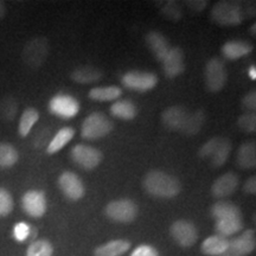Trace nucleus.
Masks as SVG:
<instances>
[{"label": "nucleus", "instance_id": "e433bc0d", "mask_svg": "<svg viewBox=\"0 0 256 256\" xmlns=\"http://www.w3.org/2000/svg\"><path fill=\"white\" fill-rule=\"evenodd\" d=\"M31 226L26 222H18L14 226V238L17 242H24L30 238Z\"/></svg>", "mask_w": 256, "mask_h": 256}, {"label": "nucleus", "instance_id": "dca6fc26", "mask_svg": "<svg viewBox=\"0 0 256 256\" xmlns=\"http://www.w3.org/2000/svg\"><path fill=\"white\" fill-rule=\"evenodd\" d=\"M240 185L238 176L234 172H226L220 178H217L211 186V194L216 198H224L232 194L234 192L238 190Z\"/></svg>", "mask_w": 256, "mask_h": 256}, {"label": "nucleus", "instance_id": "6e6552de", "mask_svg": "<svg viewBox=\"0 0 256 256\" xmlns=\"http://www.w3.org/2000/svg\"><path fill=\"white\" fill-rule=\"evenodd\" d=\"M70 156H72V162L78 164L80 168L90 171V170H94L100 165L104 154L95 147L78 144L72 148Z\"/></svg>", "mask_w": 256, "mask_h": 256}, {"label": "nucleus", "instance_id": "9b49d317", "mask_svg": "<svg viewBox=\"0 0 256 256\" xmlns=\"http://www.w3.org/2000/svg\"><path fill=\"white\" fill-rule=\"evenodd\" d=\"M172 238L180 247H192L198 240V230L194 223L186 220H179L172 223L170 228Z\"/></svg>", "mask_w": 256, "mask_h": 256}, {"label": "nucleus", "instance_id": "6ab92c4d", "mask_svg": "<svg viewBox=\"0 0 256 256\" xmlns=\"http://www.w3.org/2000/svg\"><path fill=\"white\" fill-rule=\"evenodd\" d=\"M252 50V46L246 40H229L222 46V54L228 60H238L249 55Z\"/></svg>", "mask_w": 256, "mask_h": 256}, {"label": "nucleus", "instance_id": "f8f14e48", "mask_svg": "<svg viewBox=\"0 0 256 256\" xmlns=\"http://www.w3.org/2000/svg\"><path fill=\"white\" fill-rule=\"evenodd\" d=\"M22 208L26 215L34 218H40L46 212V197L43 191L30 190L26 191L22 197Z\"/></svg>", "mask_w": 256, "mask_h": 256}, {"label": "nucleus", "instance_id": "4468645a", "mask_svg": "<svg viewBox=\"0 0 256 256\" xmlns=\"http://www.w3.org/2000/svg\"><path fill=\"white\" fill-rule=\"evenodd\" d=\"M255 232L248 229L229 241V248L224 256H247L255 250Z\"/></svg>", "mask_w": 256, "mask_h": 256}, {"label": "nucleus", "instance_id": "2f4dec72", "mask_svg": "<svg viewBox=\"0 0 256 256\" xmlns=\"http://www.w3.org/2000/svg\"><path fill=\"white\" fill-rule=\"evenodd\" d=\"M54 248L48 240H37L28 246L26 256H52Z\"/></svg>", "mask_w": 256, "mask_h": 256}, {"label": "nucleus", "instance_id": "473e14b6", "mask_svg": "<svg viewBox=\"0 0 256 256\" xmlns=\"http://www.w3.org/2000/svg\"><path fill=\"white\" fill-rule=\"evenodd\" d=\"M14 203L12 194L4 188H0V217H6L14 210Z\"/></svg>", "mask_w": 256, "mask_h": 256}, {"label": "nucleus", "instance_id": "2eb2a0df", "mask_svg": "<svg viewBox=\"0 0 256 256\" xmlns=\"http://www.w3.org/2000/svg\"><path fill=\"white\" fill-rule=\"evenodd\" d=\"M162 69H164L165 75L170 78H177L182 75L185 70L184 62V52L180 48L174 46L168 51V54L162 60Z\"/></svg>", "mask_w": 256, "mask_h": 256}, {"label": "nucleus", "instance_id": "1a4fd4ad", "mask_svg": "<svg viewBox=\"0 0 256 256\" xmlns=\"http://www.w3.org/2000/svg\"><path fill=\"white\" fill-rule=\"evenodd\" d=\"M49 112L60 119L69 120L78 114L80 104L72 95L57 94L49 101Z\"/></svg>", "mask_w": 256, "mask_h": 256}, {"label": "nucleus", "instance_id": "393cba45", "mask_svg": "<svg viewBox=\"0 0 256 256\" xmlns=\"http://www.w3.org/2000/svg\"><path fill=\"white\" fill-rule=\"evenodd\" d=\"M206 122V113L204 110H198L194 113H188V119L185 121L184 127L182 128L180 133L186 136H194L200 132L202 127Z\"/></svg>", "mask_w": 256, "mask_h": 256}, {"label": "nucleus", "instance_id": "a19ab883", "mask_svg": "<svg viewBox=\"0 0 256 256\" xmlns=\"http://www.w3.org/2000/svg\"><path fill=\"white\" fill-rule=\"evenodd\" d=\"M243 191L248 194H255L256 192V177L252 176L246 180L244 185H243Z\"/></svg>", "mask_w": 256, "mask_h": 256}, {"label": "nucleus", "instance_id": "aec40b11", "mask_svg": "<svg viewBox=\"0 0 256 256\" xmlns=\"http://www.w3.org/2000/svg\"><path fill=\"white\" fill-rule=\"evenodd\" d=\"M229 248V240L220 235H212L202 243L200 250L209 256H220L226 254Z\"/></svg>", "mask_w": 256, "mask_h": 256}, {"label": "nucleus", "instance_id": "c756f323", "mask_svg": "<svg viewBox=\"0 0 256 256\" xmlns=\"http://www.w3.org/2000/svg\"><path fill=\"white\" fill-rule=\"evenodd\" d=\"M19 153L11 144L0 142V168H8L17 164Z\"/></svg>", "mask_w": 256, "mask_h": 256}, {"label": "nucleus", "instance_id": "cd10ccee", "mask_svg": "<svg viewBox=\"0 0 256 256\" xmlns=\"http://www.w3.org/2000/svg\"><path fill=\"white\" fill-rule=\"evenodd\" d=\"M40 119V113L36 108H26L24 110V113L22 114L20 120H19V126H18V133L22 138L28 136L30 134L32 127L34 126V124L37 122Z\"/></svg>", "mask_w": 256, "mask_h": 256}, {"label": "nucleus", "instance_id": "58836bf2", "mask_svg": "<svg viewBox=\"0 0 256 256\" xmlns=\"http://www.w3.org/2000/svg\"><path fill=\"white\" fill-rule=\"evenodd\" d=\"M130 256H159V254L156 252V249L153 248L152 246L142 244L134 249Z\"/></svg>", "mask_w": 256, "mask_h": 256}, {"label": "nucleus", "instance_id": "b1692460", "mask_svg": "<svg viewBox=\"0 0 256 256\" xmlns=\"http://www.w3.org/2000/svg\"><path fill=\"white\" fill-rule=\"evenodd\" d=\"M74 136H75V130L72 127H63L60 128L56 136L51 139L49 145L46 146V153L54 154V153L60 152L64 146H66L72 142Z\"/></svg>", "mask_w": 256, "mask_h": 256}, {"label": "nucleus", "instance_id": "39448f33", "mask_svg": "<svg viewBox=\"0 0 256 256\" xmlns=\"http://www.w3.org/2000/svg\"><path fill=\"white\" fill-rule=\"evenodd\" d=\"M113 122L104 113L94 112L83 121L81 136L86 140L102 139L113 130Z\"/></svg>", "mask_w": 256, "mask_h": 256}, {"label": "nucleus", "instance_id": "ea45409f", "mask_svg": "<svg viewBox=\"0 0 256 256\" xmlns=\"http://www.w3.org/2000/svg\"><path fill=\"white\" fill-rule=\"evenodd\" d=\"M185 4H186L188 8H191L192 11L200 12L206 8V5L209 4V2H204V0H191V2H186Z\"/></svg>", "mask_w": 256, "mask_h": 256}, {"label": "nucleus", "instance_id": "a878e982", "mask_svg": "<svg viewBox=\"0 0 256 256\" xmlns=\"http://www.w3.org/2000/svg\"><path fill=\"white\" fill-rule=\"evenodd\" d=\"M122 95L121 88L116 86H107V87H95L89 92V98L98 102H108L118 100Z\"/></svg>", "mask_w": 256, "mask_h": 256}, {"label": "nucleus", "instance_id": "7c9ffc66", "mask_svg": "<svg viewBox=\"0 0 256 256\" xmlns=\"http://www.w3.org/2000/svg\"><path fill=\"white\" fill-rule=\"evenodd\" d=\"M18 113V102L12 96H5L0 100V120L14 121Z\"/></svg>", "mask_w": 256, "mask_h": 256}, {"label": "nucleus", "instance_id": "79ce46f5", "mask_svg": "<svg viewBox=\"0 0 256 256\" xmlns=\"http://www.w3.org/2000/svg\"><path fill=\"white\" fill-rule=\"evenodd\" d=\"M6 16V5L4 2H0V20L4 19Z\"/></svg>", "mask_w": 256, "mask_h": 256}, {"label": "nucleus", "instance_id": "c9c22d12", "mask_svg": "<svg viewBox=\"0 0 256 256\" xmlns=\"http://www.w3.org/2000/svg\"><path fill=\"white\" fill-rule=\"evenodd\" d=\"M220 142V136H214V138H211L210 140H208V142L200 148V152H198L200 158H202V159L210 158L211 159V156H212L214 153H215Z\"/></svg>", "mask_w": 256, "mask_h": 256}, {"label": "nucleus", "instance_id": "f257e3e1", "mask_svg": "<svg viewBox=\"0 0 256 256\" xmlns=\"http://www.w3.org/2000/svg\"><path fill=\"white\" fill-rule=\"evenodd\" d=\"M211 215L215 218L216 235L229 238L243 229L242 211L232 202H217L211 208Z\"/></svg>", "mask_w": 256, "mask_h": 256}, {"label": "nucleus", "instance_id": "9d476101", "mask_svg": "<svg viewBox=\"0 0 256 256\" xmlns=\"http://www.w3.org/2000/svg\"><path fill=\"white\" fill-rule=\"evenodd\" d=\"M124 87L136 92H148L158 84V78L153 72L132 70L122 76L121 80Z\"/></svg>", "mask_w": 256, "mask_h": 256}, {"label": "nucleus", "instance_id": "37998d69", "mask_svg": "<svg viewBox=\"0 0 256 256\" xmlns=\"http://www.w3.org/2000/svg\"><path fill=\"white\" fill-rule=\"evenodd\" d=\"M249 78L252 80H256V68L255 66H252L249 68Z\"/></svg>", "mask_w": 256, "mask_h": 256}, {"label": "nucleus", "instance_id": "c03bdc74", "mask_svg": "<svg viewBox=\"0 0 256 256\" xmlns=\"http://www.w3.org/2000/svg\"><path fill=\"white\" fill-rule=\"evenodd\" d=\"M250 32H252V34H254V36H255V24L252 25V28H250Z\"/></svg>", "mask_w": 256, "mask_h": 256}, {"label": "nucleus", "instance_id": "c85d7f7f", "mask_svg": "<svg viewBox=\"0 0 256 256\" xmlns=\"http://www.w3.org/2000/svg\"><path fill=\"white\" fill-rule=\"evenodd\" d=\"M232 151V144L228 138H220V142L217 146L215 153L211 156V165L214 168H220L228 160L230 153Z\"/></svg>", "mask_w": 256, "mask_h": 256}, {"label": "nucleus", "instance_id": "bb28decb", "mask_svg": "<svg viewBox=\"0 0 256 256\" xmlns=\"http://www.w3.org/2000/svg\"><path fill=\"white\" fill-rule=\"evenodd\" d=\"M110 113L113 116L122 120H133L136 116V107L130 100H118L110 106Z\"/></svg>", "mask_w": 256, "mask_h": 256}, {"label": "nucleus", "instance_id": "5701e85b", "mask_svg": "<svg viewBox=\"0 0 256 256\" xmlns=\"http://www.w3.org/2000/svg\"><path fill=\"white\" fill-rule=\"evenodd\" d=\"M130 248V242L126 240H113L95 249V256H121Z\"/></svg>", "mask_w": 256, "mask_h": 256}, {"label": "nucleus", "instance_id": "4c0bfd02", "mask_svg": "<svg viewBox=\"0 0 256 256\" xmlns=\"http://www.w3.org/2000/svg\"><path fill=\"white\" fill-rule=\"evenodd\" d=\"M241 104L244 110H247L250 113H254L256 108V92L255 89H252L250 92H248L247 94L242 98Z\"/></svg>", "mask_w": 256, "mask_h": 256}, {"label": "nucleus", "instance_id": "f3484780", "mask_svg": "<svg viewBox=\"0 0 256 256\" xmlns=\"http://www.w3.org/2000/svg\"><path fill=\"white\" fill-rule=\"evenodd\" d=\"M188 112L180 106H172L162 113V122L170 130L180 132L188 119Z\"/></svg>", "mask_w": 256, "mask_h": 256}, {"label": "nucleus", "instance_id": "412c9836", "mask_svg": "<svg viewBox=\"0 0 256 256\" xmlns=\"http://www.w3.org/2000/svg\"><path fill=\"white\" fill-rule=\"evenodd\" d=\"M74 82L80 84H90L102 78V72L92 66H82L76 68L70 75Z\"/></svg>", "mask_w": 256, "mask_h": 256}, {"label": "nucleus", "instance_id": "4be33fe9", "mask_svg": "<svg viewBox=\"0 0 256 256\" xmlns=\"http://www.w3.org/2000/svg\"><path fill=\"white\" fill-rule=\"evenodd\" d=\"M238 164L241 168L252 170L256 166L255 142H243L238 151Z\"/></svg>", "mask_w": 256, "mask_h": 256}, {"label": "nucleus", "instance_id": "20e7f679", "mask_svg": "<svg viewBox=\"0 0 256 256\" xmlns=\"http://www.w3.org/2000/svg\"><path fill=\"white\" fill-rule=\"evenodd\" d=\"M50 52L49 40L46 37H34L25 44L22 51V60L32 69H38L46 62Z\"/></svg>", "mask_w": 256, "mask_h": 256}, {"label": "nucleus", "instance_id": "7ed1b4c3", "mask_svg": "<svg viewBox=\"0 0 256 256\" xmlns=\"http://www.w3.org/2000/svg\"><path fill=\"white\" fill-rule=\"evenodd\" d=\"M246 11L234 2H218L211 10V19L220 26H236L244 20Z\"/></svg>", "mask_w": 256, "mask_h": 256}, {"label": "nucleus", "instance_id": "423d86ee", "mask_svg": "<svg viewBox=\"0 0 256 256\" xmlns=\"http://www.w3.org/2000/svg\"><path fill=\"white\" fill-rule=\"evenodd\" d=\"M206 86L211 92H218L226 87L228 81L226 64L220 58L214 57L209 60L206 66Z\"/></svg>", "mask_w": 256, "mask_h": 256}, {"label": "nucleus", "instance_id": "a211bd4d", "mask_svg": "<svg viewBox=\"0 0 256 256\" xmlns=\"http://www.w3.org/2000/svg\"><path fill=\"white\" fill-rule=\"evenodd\" d=\"M146 43L150 49H151L156 58L160 60V62H162V60L165 58L170 49L172 48L170 46L168 38L159 31L148 32L146 36Z\"/></svg>", "mask_w": 256, "mask_h": 256}, {"label": "nucleus", "instance_id": "72a5a7b5", "mask_svg": "<svg viewBox=\"0 0 256 256\" xmlns=\"http://www.w3.org/2000/svg\"><path fill=\"white\" fill-rule=\"evenodd\" d=\"M238 126L241 130L246 133H254L256 130V115L255 113H247L242 114L238 120Z\"/></svg>", "mask_w": 256, "mask_h": 256}, {"label": "nucleus", "instance_id": "f03ea898", "mask_svg": "<svg viewBox=\"0 0 256 256\" xmlns=\"http://www.w3.org/2000/svg\"><path fill=\"white\" fill-rule=\"evenodd\" d=\"M144 188L156 198H174L182 190V184L174 176L153 170L144 178Z\"/></svg>", "mask_w": 256, "mask_h": 256}, {"label": "nucleus", "instance_id": "ddd939ff", "mask_svg": "<svg viewBox=\"0 0 256 256\" xmlns=\"http://www.w3.org/2000/svg\"><path fill=\"white\" fill-rule=\"evenodd\" d=\"M58 186L64 196L72 200H78L84 196V185L81 178L72 171H66L60 176Z\"/></svg>", "mask_w": 256, "mask_h": 256}, {"label": "nucleus", "instance_id": "f704fd0d", "mask_svg": "<svg viewBox=\"0 0 256 256\" xmlns=\"http://www.w3.org/2000/svg\"><path fill=\"white\" fill-rule=\"evenodd\" d=\"M160 11H162V14L164 16V17H166L168 19H171V20L174 22H178L179 19L182 18V16H183L180 6L174 2H165Z\"/></svg>", "mask_w": 256, "mask_h": 256}, {"label": "nucleus", "instance_id": "0eeeda50", "mask_svg": "<svg viewBox=\"0 0 256 256\" xmlns=\"http://www.w3.org/2000/svg\"><path fill=\"white\" fill-rule=\"evenodd\" d=\"M106 215L108 218L119 223H130L136 218L138 206L132 200L121 198L110 202L106 206Z\"/></svg>", "mask_w": 256, "mask_h": 256}]
</instances>
